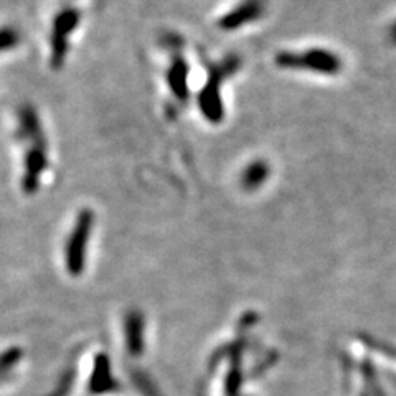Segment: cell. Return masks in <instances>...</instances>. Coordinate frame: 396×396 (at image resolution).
Wrapping results in <instances>:
<instances>
[{"label":"cell","instance_id":"1","mask_svg":"<svg viewBox=\"0 0 396 396\" xmlns=\"http://www.w3.org/2000/svg\"><path fill=\"white\" fill-rule=\"evenodd\" d=\"M239 67L237 57H228L220 64L210 69L208 81L205 83L202 91L198 94V108L203 118L212 124H220L225 118V108L222 99V83L223 79L234 73Z\"/></svg>","mask_w":396,"mask_h":396},{"label":"cell","instance_id":"9","mask_svg":"<svg viewBox=\"0 0 396 396\" xmlns=\"http://www.w3.org/2000/svg\"><path fill=\"white\" fill-rule=\"evenodd\" d=\"M22 42V35L15 27H0V53L10 52V50L17 48Z\"/></svg>","mask_w":396,"mask_h":396},{"label":"cell","instance_id":"3","mask_svg":"<svg viewBox=\"0 0 396 396\" xmlns=\"http://www.w3.org/2000/svg\"><path fill=\"white\" fill-rule=\"evenodd\" d=\"M96 222V215L93 210L83 208L77 215V220L73 223V230L69 233L67 244V261L68 268L72 271H79L83 268L84 254H86L88 242L91 237V232Z\"/></svg>","mask_w":396,"mask_h":396},{"label":"cell","instance_id":"2","mask_svg":"<svg viewBox=\"0 0 396 396\" xmlns=\"http://www.w3.org/2000/svg\"><path fill=\"white\" fill-rule=\"evenodd\" d=\"M81 22V10L64 7L57 13L50 33V64L53 69H62L69 52V38Z\"/></svg>","mask_w":396,"mask_h":396},{"label":"cell","instance_id":"4","mask_svg":"<svg viewBox=\"0 0 396 396\" xmlns=\"http://www.w3.org/2000/svg\"><path fill=\"white\" fill-rule=\"evenodd\" d=\"M30 149L25 152L23 160V177H22V190L25 193L33 195L40 188L43 174L48 169V150L47 140H37L30 142Z\"/></svg>","mask_w":396,"mask_h":396},{"label":"cell","instance_id":"6","mask_svg":"<svg viewBox=\"0 0 396 396\" xmlns=\"http://www.w3.org/2000/svg\"><path fill=\"white\" fill-rule=\"evenodd\" d=\"M18 135L23 142H37L45 139L42 121L32 104H23L18 111Z\"/></svg>","mask_w":396,"mask_h":396},{"label":"cell","instance_id":"5","mask_svg":"<svg viewBox=\"0 0 396 396\" xmlns=\"http://www.w3.org/2000/svg\"><path fill=\"white\" fill-rule=\"evenodd\" d=\"M263 12L261 0H244L243 4H239L233 10H230L227 15H223L218 20V27L227 32H233V30L242 28L243 25L249 22H254Z\"/></svg>","mask_w":396,"mask_h":396},{"label":"cell","instance_id":"8","mask_svg":"<svg viewBox=\"0 0 396 396\" xmlns=\"http://www.w3.org/2000/svg\"><path fill=\"white\" fill-rule=\"evenodd\" d=\"M268 177V165L263 162L249 164L242 175V185L247 190H256Z\"/></svg>","mask_w":396,"mask_h":396},{"label":"cell","instance_id":"7","mask_svg":"<svg viewBox=\"0 0 396 396\" xmlns=\"http://www.w3.org/2000/svg\"><path fill=\"white\" fill-rule=\"evenodd\" d=\"M167 84L170 93L174 94L179 101H187L188 99V64L182 57H177L170 63L167 72Z\"/></svg>","mask_w":396,"mask_h":396}]
</instances>
